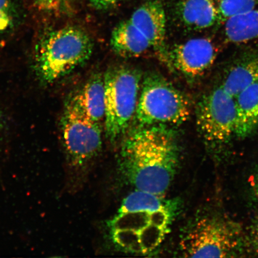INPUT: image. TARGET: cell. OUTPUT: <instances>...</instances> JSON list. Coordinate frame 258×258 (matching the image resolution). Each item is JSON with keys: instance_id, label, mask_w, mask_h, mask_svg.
Here are the masks:
<instances>
[{"instance_id": "obj_1", "label": "cell", "mask_w": 258, "mask_h": 258, "mask_svg": "<svg viewBox=\"0 0 258 258\" xmlns=\"http://www.w3.org/2000/svg\"><path fill=\"white\" fill-rule=\"evenodd\" d=\"M180 150L175 132L168 126L141 127L122 145L121 172L135 189L163 196L175 178Z\"/></svg>"}, {"instance_id": "obj_8", "label": "cell", "mask_w": 258, "mask_h": 258, "mask_svg": "<svg viewBox=\"0 0 258 258\" xmlns=\"http://www.w3.org/2000/svg\"><path fill=\"white\" fill-rule=\"evenodd\" d=\"M62 145L68 164L82 169L98 156L102 145L99 122L86 115L70 100L60 122Z\"/></svg>"}, {"instance_id": "obj_18", "label": "cell", "mask_w": 258, "mask_h": 258, "mask_svg": "<svg viewBox=\"0 0 258 258\" xmlns=\"http://www.w3.org/2000/svg\"><path fill=\"white\" fill-rule=\"evenodd\" d=\"M67 0H36L39 8L48 12L59 11L66 3Z\"/></svg>"}, {"instance_id": "obj_3", "label": "cell", "mask_w": 258, "mask_h": 258, "mask_svg": "<svg viewBox=\"0 0 258 258\" xmlns=\"http://www.w3.org/2000/svg\"><path fill=\"white\" fill-rule=\"evenodd\" d=\"M166 33L163 6L158 0H150L138 8L130 18L116 26L111 46L116 53L123 57H138L158 51L167 59Z\"/></svg>"}, {"instance_id": "obj_16", "label": "cell", "mask_w": 258, "mask_h": 258, "mask_svg": "<svg viewBox=\"0 0 258 258\" xmlns=\"http://www.w3.org/2000/svg\"><path fill=\"white\" fill-rule=\"evenodd\" d=\"M218 11V23L228 18L258 9V0H216Z\"/></svg>"}, {"instance_id": "obj_9", "label": "cell", "mask_w": 258, "mask_h": 258, "mask_svg": "<svg viewBox=\"0 0 258 258\" xmlns=\"http://www.w3.org/2000/svg\"><path fill=\"white\" fill-rule=\"evenodd\" d=\"M196 110L197 125L208 143L224 144L234 135L235 99L221 86L203 95Z\"/></svg>"}, {"instance_id": "obj_21", "label": "cell", "mask_w": 258, "mask_h": 258, "mask_svg": "<svg viewBox=\"0 0 258 258\" xmlns=\"http://www.w3.org/2000/svg\"><path fill=\"white\" fill-rule=\"evenodd\" d=\"M254 191H255L256 195L258 198V176L256 177L255 183H254Z\"/></svg>"}, {"instance_id": "obj_4", "label": "cell", "mask_w": 258, "mask_h": 258, "mask_svg": "<svg viewBox=\"0 0 258 258\" xmlns=\"http://www.w3.org/2000/svg\"><path fill=\"white\" fill-rule=\"evenodd\" d=\"M93 49L92 40L80 29L66 27L48 32L37 47L38 76L45 83L56 82L88 60Z\"/></svg>"}, {"instance_id": "obj_14", "label": "cell", "mask_w": 258, "mask_h": 258, "mask_svg": "<svg viewBox=\"0 0 258 258\" xmlns=\"http://www.w3.org/2000/svg\"><path fill=\"white\" fill-rule=\"evenodd\" d=\"M234 99V134L239 138L248 137L258 127V83L244 89Z\"/></svg>"}, {"instance_id": "obj_15", "label": "cell", "mask_w": 258, "mask_h": 258, "mask_svg": "<svg viewBox=\"0 0 258 258\" xmlns=\"http://www.w3.org/2000/svg\"><path fill=\"white\" fill-rule=\"evenodd\" d=\"M222 24L228 43L240 44L258 41V9L232 16Z\"/></svg>"}, {"instance_id": "obj_7", "label": "cell", "mask_w": 258, "mask_h": 258, "mask_svg": "<svg viewBox=\"0 0 258 258\" xmlns=\"http://www.w3.org/2000/svg\"><path fill=\"white\" fill-rule=\"evenodd\" d=\"M182 253L190 257H230L241 251L239 228L233 222L217 217L197 221L180 241Z\"/></svg>"}, {"instance_id": "obj_5", "label": "cell", "mask_w": 258, "mask_h": 258, "mask_svg": "<svg viewBox=\"0 0 258 258\" xmlns=\"http://www.w3.org/2000/svg\"><path fill=\"white\" fill-rule=\"evenodd\" d=\"M190 113L188 99L172 84L156 74L145 77L135 114L141 127L182 124Z\"/></svg>"}, {"instance_id": "obj_11", "label": "cell", "mask_w": 258, "mask_h": 258, "mask_svg": "<svg viewBox=\"0 0 258 258\" xmlns=\"http://www.w3.org/2000/svg\"><path fill=\"white\" fill-rule=\"evenodd\" d=\"M177 17L186 29L203 31L218 23L216 0H182L177 7Z\"/></svg>"}, {"instance_id": "obj_10", "label": "cell", "mask_w": 258, "mask_h": 258, "mask_svg": "<svg viewBox=\"0 0 258 258\" xmlns=\"http://www.w3.org/2000/svg\"><path fill=\"white\" fill-rule=\"evenodd\" d=\"M218 55L215 44L207 38H195L177 44L167 53V61L186 78H199L207 72Z\"/></svg>"}, {"instance_id": "obj_12", "label": "cell", "mask_w": 258, "mask_h": 258, "mask_svg": "<svg viewBox=\"0 0 258 258\" xmlns=\"http://www.w3.org/2000/svg\"><path fill=\"white\" fill-rule=\"evenodd\" d=\"M256 83H258V51L246 54L234 63L221 86L235 98Z\"/></svg>"}, {"instance_id": "obj_19", "label": "cell", "mask_w": 258, "mask_h": 258, "mask_svg": "<svg viewBox=\"0 0 258 258\" xmlns=\"http://www.w3.org/2000/svg\"><path fill=\"white\" fill-rule=\"evenodd\" d=\"M92 4L98 9H107L115 4L117 0H90Z\"/></svg>"}, {"instance_id": "obj_13", "label": "cell", "mask_w": 258, "mask_h": 258, "mask_svg": "<svg viewBox=\"0 0 258 258\" xmlns=\"http://www.w3.org/2000/svg\"><path fill=\"white\" fill-rule=\"evenodd\" d=\"M71 100L84 114L100 123L104 120L105 114L104 77H91Z\"/></svg>"}, {"instance_id": "obj_6", "label": "cell", "mask_w": 258, "mask_h": 258, "mask_svg": "<svg viewBox=\"0 0 258 258\" xmlns=\"http://www.w3.org/2000/svg\"><path fill=\"white\" fill-rule=\"evenodd\" d=\"M106 137L114 141L126 131L137 107L141 75L134 68L112 67L104 77Z\"/></svg>"}, {"instance_id": "obj_2", "label": "cell", "mask_w": 258, "mask_h": 258, "mask_svg": "<svg viewBox=\"0 0 258 258\" xmlns=\"http://www.w3.org/2000/svg\"><path fill=\"white\" fill-rule=\"evenodd\" d=\"M180 206L177 199L135 190L124 199L109 222L113 242L128 252H151L169 234Z\"/></svg>"}, {"instance_id": "obj_17", "label": "cell", "mask_w": 258, "mask_h": 258, "mask_svg": "<svg viewBox=\"0 0 258 258\" xmlns=\"http://www.w3.org/2000/svg\"><path fill=\"white\" fill-rule=\"evenodd\" d=\"M12 22V7L11 0H0V31L10 27Z\"/></svg>"}, {"instance_id": "obj_20", "label": "cell", "mask_w": 258, "mask_h": 258, "mask_svg": "<svg viewBox=\"0 0 258 258\" xmlns=\"http://www.w3.org/2000/svg\"><path fill=\"white\" fill-rule=\"evenodd\" d=\"M252 239L254 251L258 255V221L253 228Z\"/></svg>"}]
</instances>
